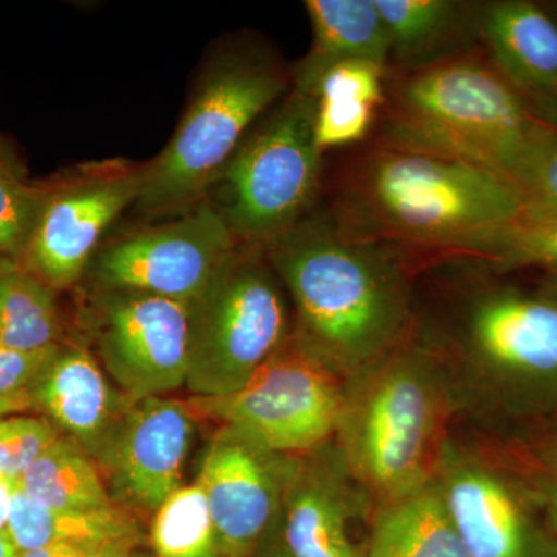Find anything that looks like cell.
<instances>
[{"label":"cell","instance_id":"5b68a950","mask_svg":"<svg viewBox=\"0 0 557 557\" xmlns=\"http://www.w3.org/2000/svg\"><path fill=\"white\" fill-rule=\"evenodd\" d=\"M386 104L380 146L460 161L515 186L545 126L496 69L465 54L408 70Z\"/></svg>","mask_w":557,"mask_h":557},{"label":"cell","instance_id":"83f0119b","mask_svg":"<svg viewBox=\"0 0 557 557\" xmlns=\"http://www.w3.org/2000/svg\"><path fill=\"white\" fill-rule=\"evenodd\" d=\"M516 186L525 201V215L557 219V127L545 123L528 152Z\"/></svg>","mask_w":557,"mask_h":557},{"label":"cell","instance_id":"603a6c76","mask_svg":"<svg viewBox=\"0 0 557 557\" xmlns=\"http://www.w3.org/2000/svg\"><path fill=\"white\" fill-rule=\"evenodd\" d=\"M14 485L54 509L83 511L119 505L94 458L65 435L54 440Z\"/></svg>","mask_w":557,"mask_h":557},{"label":"cell","instance_id":"60d3db41","mask_svg":"<svg viewBox=\"0 0 557 557\" xmlns=\"http://www.w3.org/2000/svg\"><path fill=\"white\" fill-rule=\"evenodd\" d=\"M17 548L14 547L7 531H0V557H17Z\"/></svg>","mask_w":557,"mask_h":557},{"label":"cell","instance_id":"d6a6232c","mask_svg":"<svg viewBox=\"0 0 557 557\" xmlns=\"http://www.w3.org/2000/svg\"><path fill=\"white\" fill-rule=\"evenodd\" d=\"M515 456L557 478V421L528 429L527 435L519 438Z\"/></svg>","mask_w":557,"mask_h":557},{"label":"cell","instance_id":"9c48e42d","mask_svg":"<svg viewBox=\"0 0 557 557\" xmlns=\"http://www.w3.org/2000/svg\"><path fill=\"white\" fill-rule=\"evenodd\" d=\"M347 380L292 335L234 394L193 397V412L231 426L288 456L327 445L338 428Z\"/></svg>","mask_w":557,"mask_h":557},{"label":"cell","instance_id":"9a60e30c","mask_svg":"<svg viewBox=\"0 0 557 557\" xmlns=\"http://www.w3.org/2000/svg\"><path fill=\"white\" fill-rule=\"evenodd\" d=\"M145 168L51 186L21 267L50 288H67L83 274L102 234L137 203Z\"/></svg>","mask_w":557,"mask_h":557},{"label":"cell","instance_id":"f35d334b","mask_svg":"<svg viewBox=\"0 0 557 557\" xmlns=\"http://www.w3.org/2000/svg\"><path fill=\"white\" fill-rule=\"evenodd\" d=\"M537 106V119L557 127V94L534 101Z\"/></svg>","mask_w":557,"mask_h":557},{"label":"cell","instance_id":"7a4b0ae2","mask_svg":"<svg viewBox=\"0 0 557 557\" xmlns=\"http://www.w3.org/2000/svg\"><path fill=\"white\" fill-rule=\"evenodd\" d=\"M460 406L445 361L426 332L347 379L335 445L373 505L426 486Z\"/></svg>","mask_w":557,"mask_h":557},{"label":"cell","instance_id":"8fae6325","mask_svg":"<svg viewBox=\"0 0 557 557\" xmlns=\"http://www.w3.org/2000/svg\"><path fill=\"white\" fill-rule=\"evenodd\" d=\"M234 251L236 237L225 219L203 201L185 218L106 249L97 276L106 292L143 293L189 304Z\"/></svg>","mask_w":557,"mask_h":557},{"label":"cell","instance_id":"f546056e","mask_svg":"<svg viewBox=\"0 0 557 557\" xmlns=\"http://www.w3.org/2000/svg\"><path fill=\"white\" fill-rule=\"evenodd\" d=\"M57 346L16 350L0 346V418L33 408V394L54 355Z\"/></svg>","mask_w":557,"mask_h":557},{"label":"cell","instance_id":"7c38bea8","mask_svg":"<svg viewBox=\"0 0 557 557\" xmlns=\"http://www.w3.org/2000/svg\"><path fill=\"white\" fill-rule=\"evenodd\" d=\"M108 293L95 335L101 368L115 386L134 401L186 386L188 304L143 293Z\"/></svg>","mask_w":557,"mask_h":557},{"label":"cell","instance_id":"d6986e66","mask_svg":"<svg viewBox=\"0 0 557 557\" xmlns=\"http://www.w3.org/2000/svg\"><path fill=\"white\" fill-rule=\"evenodd\" d=\"M391 36V58L417 70L461 57L480 38L485 3L461 0H375Z\"/></svg>","mask_w":557,"mask_h":557},{"label":"cell","instance_id":"74e56055","mask_svg":"<svg viewBox=\"0 0 557 557\" xmlns=\"http://www.w3.org/2000/svg\"><path fill=\"white\" fill-rule=\"evenodd\" d=\"M137 542H109L101 545L91 557H135L134 548Z\"/></svg>","mask_w":557,"mask_h":557},{"label":"cell","instance_id":"ba28073f","mask_svg":"<svg viewBox=\"0 0 557 557\" xmlns=\"http://www.w3.org/2000/svg\"><path fill=\"white\" fill-rule=\"evenodd\" d=\"M314 119L317 97L293 90L220 174L225 200L218 209L236 239L269 247L309 215L322 160Z\"/></svg>","mask_w":557,"mask_h":557},{"label":"cell","instance_id":"5bb4252c","mask_svg":"<svg viewBox=\"0 0 557 557\" xmlns=\"http://www.w3.org/2000/svg\"><path fill=\"white\" fill-rule=\"evenodd\" d=\"M194 417L188 403L174 398L149 397L131 403L98 461L115 504L134 515H153L183 486Z\"/></svg>","mask_w":557,"mask_h":557},{"label":"cell","instance_id":"484cf974","mask_svg":"<svg viewBox=\"0 0 557 557\" xmlns=\"http://www.w3.org/2000/svg\"><path fill=\"white\" fill-rule=\"evenodd\" d=\"M454 255L482 260L496 273L557 269V219L522 215L469 240Z\"/></svg>","mask_w":557,"mask_h":557},{"label":"cell","instance_id":"1f68e13d","mask_svg":"<svg viewBox=\"0 0 557 557\" xmlns=\"http://www.w3.org/2000/svg\"><path fill=\"white\" fill-rule=\"evenodd\" d=\"M376 110L361 102L317 100L314 135L319 149L324 152L362 141L372 131Z\"/></svg>","mask_w":557,"mask_h":557},{"label":"cell","instance_id":"ab89813d","mask_svg":"<svg viewBox=\"0 0 557 557\" xmlns=\"http://www.w3.org/2000/svg\"><path fill=\"white\" fill-rule=\"evenodd\" d=\"M539 292L557 302V269L547 270Z\"/></svg>","mask_w":557,"mask_h":557},{"label":"cell","instance_id":"7402d4cb","mask_svg":"<svg viewBox=\"0 0 557 557\" xmlns=\"http://www.w3.org/2000/svg\"><path fill=\"white\" fill-rule=\"evenodd\" d=\"M7 533L17 552L53 544L104 545L139 541L134 512L113 505L101 509H54L28 497L14 485Z\"/></svg>","mask_w":557,"mask_h":557},{"label":"cell","instance_id":"44dd1931","mask_svg":"<svg viewBox=\"0 0 557 557\" xmlns=\"http://www.w3.org/2000/svg\"><path fill=\"white\" fill-rule=\"evenodd\" d=\"M366 557H469L435 480L375 507Z\"/></svg>","mask_w":557,"mask_h":557},{"label":"cell","instance_id":"f1b7e54d","mask_svg":"<svg viewBox=\"0 0 557 557\" xmlns=\"http://www.w3.org/2000/svg\"><path fill=\"white\" fill-rule=\"evenodd\" d=\"M60 435L47 418H0V475L16 483Z\"/></svg>","mask_w":557,"mask_h":557},{"label":"cell","instance_id":"836d02e7","mask_svg":"<svg viewBox=\"0 0 557 557\" xmlns=\"http://www.w3.org/2000/svg\"><path fill=\"white\" fill-rule=\"evenodd\" d=\"M520 474L525 480L528 493L541 512L549 533L557 539V478L541 469L531 467L522 458L511 454Z\"/></svg>","mask_w":557,"mask_h":557},{"label":"cell","instance_id":"b9f144b4","mask_svg":"<svg viewBox=\"0 0 557 557\" xmlns=\"http://www.w3.org/2000/svg\"><path fill=\"white\" fill-rule=\"evenodd\" d=\"M16 269H21L20 263L14 262L13 259L7 258V256H3L2 252H0V276Z\"/></svg>","mask_w":557,"mask_h":557},{"label":"cell","instance_id":"ac0fdd59","mask_svg":"<svg viewBox=\"0 0 557 557\" xmlns=\"http://www.w3.org/2000/svg\"><path fill=\"white\" fill-rule=\"evenodd\" d=\"M480 38L493 67L534 101L557 94V24L536 3H485Z\"/></svg>","mask_w":557,"mask_h":557},{"label":"cell","instance_id":"cb8c5ba5","mask_svg":"<svg viewBox=\"0 0 557 557\" xmlns=\"http://www.w3.org/2000/svg\"><path fill=\"white\" fill-rule=\"evenodd\" d=\"M60 330L53 288L24 269L0 276V346L16 350L57 346Z\"/></svg>","mask_w":557,"mask_h":557},{"label":"cell","instance_id":"ffe728a7","mask_svg":"<svg viewBox=\"0 0 557 557\" xmlns=\"http://www.w3.org/2000/svg\"><path fill=\"white\" fill-rule=\"evenodd\" d=\"M313 46L295 70V89L313 95L327 70L348 61L386 67L391 36L375 0H307Z\"/></svg>","mask_w":557,"mask_h":557},{"label":"cell","instance_id":"8992f818","mask_svg":"<svg viewBox=\"0 0 557 557\" xmlns=\"http://www.w3.org/2000/svg\"><path fill=\"white\" fill-rule=\"evenodd\" d=\"M287 87L288 76L270 58L247 50L219 54L200 79L170 145L145 168L139 208L159 214L201 200L251 124Z\"/></svg>","mask_w":557,"mask_h":557},{"label":"cell","instance_id":"52a82bcc","mask_svg":"<svg viewBox=\"0 0 557 557\" xmlns=\"http://www.w3.org/2000/svg\"><path fill=\"white\" fill-rule=\"evenodd\" d=\"M188 309L186 387L194 397L239 391L295 329L269 260L237 248Z\"/></svg>","mask_w":557,"mask_h":557},{"label":"cell","instance_id":"e575fe53","mask_svg":"<svg viewBox=\"0 0 557 557\" xmlns=\"http://www.w3.org/2000/svg\"><path fill=\"white\" fill-rule=\"evenodd\" d=\"M101 545L53 544L17 553V557H91Z\"/></svg>","mask_w":557,"mask_h":557},{"label":"cell","instance_id":"7bdbcfd3","mask_svg":"<svg viewBox=\"0 0 557 557\" xmlns=\"http://www.w3.org/2000/svg\"><path fill=\"white\" fill-rule=\"evenodd\" d=\"M16 166L11 163L10 157L3 152L2 148H0V174H7V172H17Z\"/></svg>","mask_w":557,"mask_h":557},{"label":"cell","instance_id":"2e32d148","mask_svg":"<svg viewBox=\"0 0 557 557\" xmlns=\"http://www.w3.org/2000/svg\"><path fill=\"white\" fill-rule=\"evenodd\" d=\"M375 505L335 442L296 456L282 502V533L292 557H366L355 528Z\"/></svg>","mask_w":557,"mask_h":557},{"label":"cell","instance_id":"6da1fadb","mask_svg":"<svg viewBox=\"0 0 557 557\" xmlns=\"http://www.w3.org/2000/svg\"><path fill=\"white\" fill-rule=\"evenodd\" d=\"M267 255L295 307V332L344 379L412 335L405 267L386 244L355 236L335 215H306Z\"/></svg>","mask_w":557,"mask_h":557},{"label":"cell","instance_id":"30bf717a","mask_svg":"<svg viewBox=\"0 0 557 557\" xmlns=\"http://www.w3.org/2000/svg\"><path fill=\"white\" fill-rule=\"evenodd\" d=\"M434 480L469 557H557V539L507 450L450 437Z\"/></svg>","mask_w":557,"mask_h":557},{"label":"cell","instance_id":"4316f807","mask_svg":"<svg viewBox=\"0 0 557 557\" xmlns=\"http://www.w3.org/2000/svg\"><path fill=\"white\" fill-rule=\"evenodd\" d=\"M50 188L30 185L20 171L0 174V252L20 265Z\"/></svg>","mask_w":557,"mask_h":557},{"label":"cell","instance_id":"4dcf8cb0","mask_svg":"<svg viewBox=\"0 0 557 557\" xmlns=\"http://www.w3.org/2000/svg\"><path fill=\"white\" fill-rule=\"evenodd\" d=\"M384 69L366 61H348L327 70L314 90L319 101L361 102L380 109L386 104Z\"/></svg>","mask_w":557,"mask_h":557},{"label":"cell","instance_id":"d590c367","mask_svg":"<svg viewBox=\"0 0 557 557\" xmlns=\"http://www.w3.org/2000/svg\"><path fill=\"white\" fill-rule=\"evenodd\" d=\"M248 557H292L282 533V515L271 528L270 533L260 542L259 547Z\"/></svg>","mask_w":557,"mask_h":557},{"label":"cell","instance_id":"4fadbf2b","mask_svg":"<svg viewBox=\"0 0 557 557\" xmlns=\"http://www.w3.org/2000/svg\"><path fill=\"white\" fill-rule=\"evenodd\" d=\"M295 460L239 429L214 432L196 482L207 494L220 557H248L259 547L281 518Z\"/></svg>","mask_w":557,"mask_h":557},{"label":"cell","instance_id":"3957f363","mask_svg":"<svg viewBox=\"0 0 557 557\" xmlns=\"http://www.w3.org/2000/svg\"><path fill=\"white\" fill-rule=\"evenodd\" d=\"M460 416L486 426L557 421V302L508 285L469 289L440 332Z\"/></svg>","mask_w":557,"mask_h":557},{"label":"cell","instance_id":"277c9868","mask_svg":"<svg viewBox=\"0 0 557 557\" xmlns=\"http://www.w3.org/2000/svg\"><path fill=\"white\" fill-rule=\"evenodd\" d=\"M522 215V194L500 175L379 146L348 177L335 219L364 239L454 255L469 240Z\"/></svg>","mask_w":557,"mask_h":557},{"label":"cell","instance_id":"e0dca14e","mask_svg":"<svg viewBox=\"0 0 557 557\" xmlns=\"http://www.w3.org/2000/svg\"><path fill=\"white\" fill-rule=\"evenodd\" d=\"M132 401L109 383L97 358L79 347L60 346L33 394V408L97 465Z\"/></svg>","mask_w":557,"mask_h":557},{"label":"cell","instance_id":"d4e9b609","mask_svg":"<svg viewBox=\"0 0 557 557\" xmlns=\"http://www.w3.org/2000/svg\"><path fill=\"white\" fill-rule=\"evenodd\" d=\"M149 539L156 557H220L218 530L199 483L178 487L153 512Z\"/></svg>","mask_w":557,"mask_h":557},{"label":"cell","instance_id":"8d00e7d4","mask_svg":"<svg viewBox=\"0 0 557 557\" xmlns=\"http://www.w3.org/2000/svg\"><path fill=\"white\" fill-rule=\"evenodd\" d=\"M14 483L0 475V531H7L11 498H13Z\"/></svg>","mask_w":557,"mask_h":557}]
</instances>
